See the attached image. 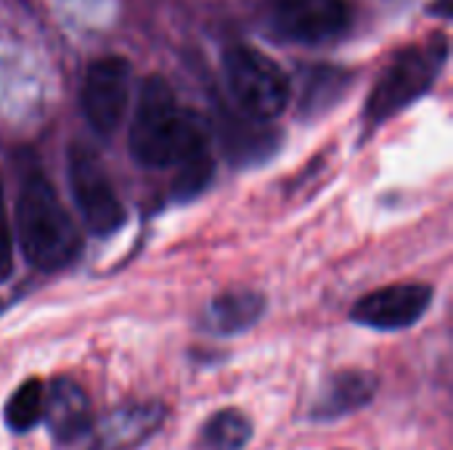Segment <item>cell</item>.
I'll use <instances>...</instances> for the list:
<instances>
[{"label":"cell","instance_id":"ac0fdd59","mask_svg":"<svg viewBox=\"0 0 453 450\" xmlns=\"http://www.w3.org/2000/svg\"><path fill=\"white\" fill-rule=\"evenodd\" d=\"M11 265H13V236H11V223H8V210L0 183V278L11 273Z\"/></svg>","mask_w":453,"mask_h":450},{"label":"cell","instance_id":"3957f363","mask_svg":"<svg viewBox=\"0 0 453 450\" xmlns=\"http://www.w3.org/2000/svg\"><path fill=\"white\" fill-rule=\"evenodd\" d=\"M223 64L228 90L242 114L260 122H271L284 114L292 88L287 74L271 56L250 45H231Z\"/></svg>","mask_w":453,"mask_h":450},{"label":"cell","instance_id":"e0dca14e","mask_svg":"<svg viewBox=\"0 0 453 450\" xmlns=\"http://www.w3.org/2000/svg\"><path fill=\"white\" fill-rule=\"evenodd\" d=\"M178 175L173 180V199L175 202H191L196 199L212 180L215 175V159L210 149H202L175 164Z\"/></svg>","mask_w":453,"mask_h":450},{"label":"cell","instance_id":"5bb4252c","mask_svg":"<svg viewBox=\"0 0 453 450\" xmlns=\"http://www.w3.org/2000/svg\"><path fill=\"white\" fill-rule=\"evenodd\" d=\"M252 440V422L236 408L212 414L196 440V450H244Z\"/></svg>","mask_w":453,"mask_h":450},{"label":"cell","instance_id":"7c38bea8","mask_svg":"<svg viewBox=\"0 0 453 450\" xmlns=\"http://www.w3.org/2000/svg\"><path fill=\"white\" fill-rule=\"evenodd\" d=\"M265 313V297L252 289H231L212 300L207 308V326L215 334L231 337L252 329Z\"/></svg>","mask_w":453,"mask_h":450},{"label":"cell","instance_id":"4fadbf2b","mask_svg":"<svg viewBox=\"0 0 453 450\" xmlns=\"http://www.w3.org/2000/svg\"><path fill=\"white\" fill-rule=\"evenodd\" d=\"M263 125L265 122L252 119L247 114H239V117L223 122V149L231 156V162H236V164L257 162L268 151L276 149L279 138L271 130H265Z\"/></svg>","mask_w":453,"mask_h":450},{"label":"cell","instance_id":"277c9868","mask_svg":"<svg viewBox=\"0 0 453 450\" xmlns=\"http://www.w3.org/2000/svg\"><path fill=\"white\" fill-rule=\"evenodd\" d=\"M446 37H435L427 45H411L401 50L385 74L377 80L369 101H366V119L369 122H385L403 111L411 101L425 95L430 85L435 82L443 61H446Z\"/></svg>","mask_w":453,"mask_h":450},{"label":"cell","instance_id":"5b68a950","mask_svg":"<svg viewBox=\"0 0 453 450\" xmlns=\"http://www.w3.org/2000/svg\"><path fill=\"white\" fill-rule=\"evenodd\" d=\"M69 188L90 233L106 239L125 225L127 212L106 170L101 167L98 156L80 143L69 149Z\"/></svg>","mask_w":453,"mask_h":450},{"label":"cell","instance_id":"7a4b0ae2","mask_svg":"<svg viewBox=\"0 0 453 450\" xmlns=\"http://www.w3.org/2000/svg\"><path fill=\"white\" fill-rule=\"evenodd\" d=\"M16 236L24 260L37 271H61L77 260L82 239L56 188L40 172H27L16 196Z\"/></svg>","mask_w":453,"mask_h":450},{"label":"cell","instance_id":"2e32d148","mask_svg":"<svg viewBox=\"0 0 453 450\" xmlns=\"http://www.w3.org/2000/svg\"><path fill=\"white\" fill-rule=\"evenodd\" d=\"M42 411H45V387L40 379H27L8 398V403L3 408V419L11 432L24 435L32 427H37V422L42 419Z\"/></svg>","mask_w":453,"mask_h":450},{"label":"cell","instance_id":"52a82bcc","mask_svg":"<svg viewBox=\"0 0 453 450\" xmlns=\"http://www.w3.org/2000/svg\"><path fill=\"white\" fill-rule=\"evenodd\" d=\"M433 305V286L427 284H393L377 292L364 294L350 318L358 326L377 329V332H401L414 326L427 308Z\"/></svg>","mask_w":453,"mask_h":450},{"label":"cell","instance_id":"9a60e30c","mask_svg":"<svg viewBox=\"0 0 453 450\" xmlns=\"http://www.w3.org/2000/svg\"><path fill=\"white\" fill-rule=\"evenodd\" d=\"M350 85V74L340 66H316L311 69L308 80H305V90H303V114L316 117L329 111V106H334L342 93Z\"/></svg>","mask_w":453,"mask_h":450},{"label":"cell","instance_id":"30bf717a","mask_svg":"<svg viewBox=\"0 0 453 450\" xmlns=\"http://www.w3.org/2000/svg\"><path fill=\"white\" fill-rule=\"evenodd\" d=\"M45 424L56 443L72 446L88 438L93 427V408L88 393L69 377H58L45 390Z\"/></svg>","mask_w":453,"mask_h":450},{"label":"cell","instance_id":"8fae6325","mask_svg":"<svg viewBox=\"0 0 453 450\" xmlns=\"http://www.w3.org/2000/svg\"><path fill=\"white\" fill-rule=\"evenodd\" d=\"M377 395V377L369 371H340L334 374L319 400L311 408V419L316 422H334L350 416L369 406Z\"/></svg>","mask_w":453,"mask_h":450},{"label":"cell","instance_id":"6da1fadb","mask_svg":"<svg viewBox=\"0 0 453 450\" xmlns=\"http://www.w3.org/2000/svg\"><path fill=\"white\" fill-rule=\"evenodd\" d=\"M202 149H210L202 119L194 111L180 109L165 77L149 74L138 88L130 125L133 159L143 167H175Z\"/></svg>","mask_w":453,"mask_h":450},{"label":"cell","instance_id":"ba28073f","mask_svg":"<svg viewBox=\"0 0 453 450\" xmlns=\"http://www.w3.org/2000/svg\"><path fill=\"white\" fill-rule=\"evenodd\" d=\"M276 29L295 42H324L350 27V5L345 0H276Z\"/></svg>","mask_w":453,"mask_h":450},{"label":"cell","instance_id":"9c48e42d","mask_svg":"<svg viewBox=\"0 0 453 450\" xmlns=\"http://www.w3.org/2000/svg\"><path fill=\"white\" fill-rule=\"evenodd\" d=\"M165 419L167 408L154 400L117 406L90 427V450H138L162 430Z\"/></svg>","mask_w":453,"mask_h":450},{"label":"cell","instance_id":"d6986e66","mask_svg":"<svg viewBox=\"0 0 453 450\" xmlns=\"http://www.w3.org/2000/svg\"><path fill=\"white\" fill-rule=\"evenodd\" d=\"M449 3H451V0H435V5H433V11L449 19V16H451V5H449Z\"/></svg>","mask_w":453,"mask_h":450},{"label":"cell","instance_id":"8992f818","mask_svg":"<svg viewBox=\"0 0 453 450\" xmlns=\"http://www.w3.org/2000/svg\"><path fill=\"white\" fill-rule=\"evenodd\" d=\"M127 101H130V64L122 56H104L96 58L88 66L85 74V85H82V109H85V119L88 125L109 138L125 111H127Z\"/></svg>","mask_w":453,"mask_h":450}]
</instances>
